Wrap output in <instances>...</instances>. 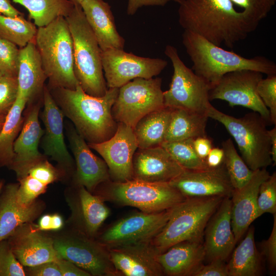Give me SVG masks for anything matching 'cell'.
Returning a JSON list of instances; mask_svg holds the SVG:
<instances>
[{
    "mask_svg": "<svg viewBox=\"0 0 276 276\" xmlns=\"http://www.w3.org/2000/svg\"><path fill=\"white\" fill-rule=\"evenodd\" d=\"M157 261L164 274L169 276H192L205 260L203 242L184 241L158 254Z\"/></svg>",
    "mask_w": 276,
    "mask_h": 276,
    "instance_id": "f1b7e54d",
    "label": "cell"
},
{
    "mask_svg": "<svg viewBox=\"0 0 276 276\" xmlns=\"http://www.w3.org/2000/svg\"><path fill=\"white\" fill-rule=\"evenodd\" d=\"M203 237L205 259L225 261L237 244L232 228L230 197L223 199L209 220Z\"/></svg>",
    "mask_w": 276,
    "mask_h": 276,
    "instance_id": "603a6c76",
    "label": "cell"
},
{
    "mask_svg": "<svg viewBox=\"0 0 276 276\" xmlns=\"http://www.w3.org/2000/svg\"><path fill=\"white\" fill-rule=\"evenodd\" d=\"M36 25L26 19L24 15L11 17L0 14V37L19 48L35 39Z\"/></svg>",
    "mask_w": 276,
    "mask_h": 276,
    "instance_id": "e575fe53",
    "label": "cell"
},
{
    "mask_svg": "<svg viewBox=\"0 0 276 276\" xmlns=\"http://www.w3.org/2000/svg\"><path fill=\"white\" fill-rule=\"evenodd\" d=\"M178 22L212 43L232 48L255 29L231 0H177Z\"/></svg>",
    "mask_w": 276,
    "mask_h": 276,
    "instance_id": "6da1fadb",
    "label": "cell"
},
{
    "mask_svg": "<svg viewBox=\"0 0 276 276\" xmlns=\"http://www.w3.org/2000/svg\"><path fill=\"white\" fill-rule=\"evenodd\" d=\"M28 103L23 97L17 95L13 106L6 116L0 130V167L9 168L14 157V142L24 123L23 110Z\"/></svg>",
    "mask_w": 276,
    "mask_h": 276,
    "instance_id": "d6a6232c",
    "label": "cell"
},
{
    "mask_svg": "<svg viewBox=\"0 0 276 276\" xmlns=\"http://www.w3.org/2000/svg\"><path fill=\"white\" fill-rule=\"evenodd\" d=\"M273 223L271 232L268 238L260 244L261 255L264 256L267 262L271 273L275 274L276 270V214L273 215Z\"/></svg>",
    "mask_w": 276,
    "mask_h": 276,
    "instance_id": "bcb514c9",
    "label": "cell"
},
{
    "mask_svg": "<svg viewBox=\"0 0 276 276\" xmlns=\"http://www.w3.org/2000/svg\"><path fill=\"white\" fill-rule=\"evenodd\" d=\"M63 174L62 170L54 167L45 158L31 167L27 175L48 186L60 179Z\"/></svg>",
    "mask_w": 276,
    "mask_h": 276,
    "instance_id": "f6af8a7d",
    "label": "cell"
},
{
    "mask_svg": "<svg viewBox=\"0 0 276 276\" xmlns=\"http://www.w3.org/2000/svg\"><path fill=\"white\" fill-rule=\"evenodd\" d=\"M206 115L224 126L250 170L265 168L272 163L268 124L259 113H248L238 118L219 111L211 104Z\"/></svg>",
    "mask_w": 276,
    "mask_h": 276,
    "instance_id": "ba28073f",
    "label": "cell"
},
{
    "mask_svg": "<svg viewBox=\"0 0 276 276\" xmlns=\"http://www.w3.org/2000/svg\"><path fill=\"white\" fill-rule=\"evenodd\" d=\"M101 60L108 88H120L135 78H152L168 65L162 58L140 57L118 49L101 51Z\"/></svg>",
    "mask_w": 276,
    "mask_h": 276,
    "instance_id": "5bb4252c",
    "label": "cell"
},
{
    "mask_svg": "<svg viewBox=\"0 0 276 276\" xmlns=\"http://www.w3.org/2000/svg\"><path fill=\"white\" fill-rule=\"evenodd\" d=\"M224 198H186L170 209L169 219L151 243L158 254L184 241L203 242L206 225Z\"/></svg>",
    "mask_w": 276,
    "mask_h": 276,
    "instance_id": "5b68a950",
    "label": "cell"
},
{
    "mask_svg": "<svg viewBox=\"0 0 276 276\" xmlns=\"http://www.w3.org/2000/svg\"><path fill=\"white\" fill-rule=\"evenodd\" d=\"M66 196L71 210V227L96 238L99 229L110 214L109 208L99 196L84 187L74 185Z\"/></svg>",
    "mask_w": 276,
    "mask_h": 276,
    "instance_id": "d6986e66",
    "label": "cell"
},
{
    "mask_svg": "<svg viewBox=\"0 0 276 276\" xmlns=\"http://www.w3.org/2000/svg\"><path fill=\"white\" fill-rule=\"evenodd\" d=\"M106 163L110 180L125 182L133 179L132 160L138 149L133 128L123 123H118L113 135L99 143H87Z\"/></svg>",
    "mask_w": 276,
    "mask_h": 276,
    "instance_id": "9a60e30c",
    "label": "cell"
},
{
    "mask_svg": "<svg viewBox=\"0 0 276 276\" xmlns=\"http://www.w3.org/2000/svg\"><path fill=\"white\" fill-rule=\"evenodd\" d=\"M26 275L31 276H61L56 261H50L27 267Z\"/></svg>",
    "mask_w": 276,
    "mask_h": 276,
    "instance_id": "c3c4849f",
    "label": "cell"
},
{
    "mask_svg": "<svg viewBox=\"0 0 276 276\" xmlns=\"http://www.w3.org/2000/svg\"><path fill=\"white\" fill-rule=\"evenodd\" d=\"M23 266L15 257L7 239L0 241V276H25Z\"/></svg>",
    "mask_w": 276,
    "mask_h": 276,
    "instance_id": "7bdbcfd3",
    "label": "cell"
},
{
    "mask_svg": "<svg viewBox=\"0 0 276 276\" xmlns=\"http://www.w3.org/2000/svg\"><path fill=\"white\" fill-rule=\"evenodd\" d=\"M265 213L276 214V173L260 185L257 198V218Z\"/></svg>",
    "mask_w": 276,
    "mask_h": 276,
    "instance_id": "f35d334b",
    "label": "cell"
},
{
    "mask_svg": "<svg viewBox=\"0 0 276 276\" xmlns=\"http://www.w3.org/2000/svg\"><path fill=\"white\" fill-rule=\"evenodd\" d=\"M185 170L161 146L138 148L133 155V179L149 182L169 183Z\"/></svg>",
    "mask_w": 276,
    "mask_h": 276,
    "instance_id": "d4e9b609",
    "label": "cell"
},
{
    "mask_svg": "<svg viewBox=\"0 0 276 276\" xmlns=\"http://www.w3.org/2000/svg\"><path fill=\"white\" fill-rule=\"evenodd\" d=\"M223 156L222 148H212L205 159L209 168H216L222 164Z\"/></svg>",
    "mask_w": 276,
    "mask_h": 276,
    "instance_id": "f5cc1de1",
    "label": "cell"
},
{
    "mask_svg": "<svg viewBox=\"0 0 276 276\" xmlns=\"http://www.w3.org/2000/svg\"><path fill=\"white\" fill-rule=\"evenodd\" d=\"M258 94L268 108L271 124H276V74L261 79L257 87Z\"/></svg>",
    "mask_w": 276,
    "mask_h": 276,
    "instance_id": "60d3db41",
    "label": "cell"
},
{
    "mask_svg": "<svg viewBox=\"0 0 276 276\" xmlns=\"http://www.w3.org/2000/svg\"><path fill=\"white\" fill-rule=\"evenodd\" d=\"M64 225V221L62 216L59 214H52L51 231H59Z\"/></svg>",
    "mask_w": 276,
    "mask_h": 276,
    "instance_id": "6f0895ef",
    "label": "cell"
},
{
    "mask_svg": "<svg viewBox=\"0 0 276 276\" xmlns=\"http://www.w3.org/2000/svg\"><path fill=\"white\" fill-rule=\"evenodd\" d=\"M35 42L49 80V89H75L79 85L74 71V48L65 17H59L38 28Z\"/></svg>",
    "mask_w": 276,
    "mask_h": 276,
    "instance_id": "277c9868",
    "label": "cell"
},
{
    "mask_svg": "<svg viewBox=\"0 0 276 276\" xmlns=\"http://www.w3.org/2000/svg\"><path fill=\"white\" fill-rule=\"evenodd\" d=\"M208 117L184 109L172 108L164 142H173L206 135Z\"/></svg>",
    "mask_w": 276,
    "mask_h": 276,
    "instance_id": "4dcf8cb0",
    "label": "cell"
},
{
    "mask_svg": "<svg viewBox=\"0 0 276 276\" xmlns=\"http://www.w3.org/2000/svg\"><path fill=\"white\" fill-rule=\"evenodd\" d=\"M193 145L197 154L203 159H205L213 148L212 141L206 136L194 139L193 141Z\"/></svg>",
    "mask_w": 276,
    "mask_h": 276,
    "instance_id": "816d5d0a",
    "label": "cell"
},
{
    "mask_svg": "<svg viewBox=\"0 0 276 276\" xmlns=\"http://www.w3.org/2000/svg\"><path fill=\"white\" fill-rule=\"evenodd\" d=\"M263 74L254 70H241L228 73L211 88L210 100H222L231 107L241 106L259 113L271 124L270 113L259 96L257 87Z\"/></svg>",
    "mask_w": 276,
    "mask_h": 276,
    "instance_id": "4fadbf2b",
    "label": "cell"
},
{
    "mask_svg": "<svg viewBox=\"0 0 276 276\" xmlns=\"http://www.w3.org/2000/svg\"><path fill=\"white\" fill-rule=\"evenodd\" d=\"M18 95L17 77L3 76L0 78V114L7 115Z\"/></svg>",
    "mask_w": 276,
    "mask_h": 276,
    "instance_id": "ee69618b",
    "label": "cell"
},
{
    "mask_svg": "<svg viewBox=\"0 0 276 276\" xmlns=\"http://www.w3.org/2000/svg\"><path fill=\"white\" fill-rule=\"evenodd\" d=\"M17 180L19 183L16 197L18 202L24 206L32 204L48 188L47 185L29 175Z\"/></svg>",
    "mask_w": 276,
    "mask_h": 276,
    "instance_id": "ab89813d",
    "label": "cell"
},
{
    "mask_svg": "<svg viewBox=\"0 0 276 276\" xmlns=\"http://www.w3.org/2000/svg\"><path fill=\"white\" fill-rule=\"evenodd\" d=\"M92 193L105 202L132 206L146 213L169 210L186 198L169 183L135 179L125 182L109 180L100 184Z\"/></svg>",
    "mask_w": 276,
    "mask_h": 276,
    "instance_id": "52a82bcc",
    "label": "cell"
},
{
    "mask_svg": "<svg viewBox=\"0 0 276 276\" xmlns=\"http://www.w3.org/2000/svg\"><path fill=\"white\" fill-rule=\"evenodd\" d=\"M182 44L193 62L192 70L207 81L212 88L225 74L235 71L250 70L267 75L276 74V64L265 57L245 58L185 30Z\"/></svg>",
    "mask_w": 276,
    "mask_h": 276,
    "instance_id": "3957f363",
    "label": "cell"
},
{
    "mask_svg": "<svg viewBox=\"0 0 276 276\" xmlns=\"http://www.w3.org/2000/svg\"><path fill=\"white\" fill-rule=\"evenodd\" d=\"M170 209L156 213L134 211L109 225L96 238L107 248L151 241L167 223Z\"/></svg>",
    "mask_w": 276,
    "mask_h": 276,
    "instance_id": "7c38bea8",
    "label": "cell"
},
{
    "mask_svg": "<svg viewBox=\"0 0 276 276\" xmlns=\"http://www.w3.org/2000/svg\"><path fill=\"white\" fill-rule=\"evenodd\" d=\"M67 135L76 166L73 184L83 186L93 193L100 184L110 180L108 167L103 159L92 152L76 129L71 127Z\"/></svg>",
    "mask_w": 276,
    "mask_h": 276,
    "instance_id": "cb8c5ba5",
    "label": "cell"
},
{
    "mask_svg": "<svg viewBox=\"0 0 276 276\" xmlns=\"http://www.w3.org/2000/svg\"><path fill=\"white\" fill-rule=\"evenodd\" d=\"M7 240L23 266L56 261L59 258L54 246L53 238L43 234L33 222L18 226Z\"/></svg>",
    "mask_w": 276,
    "mask_h": 276,
    "instance_id": "2e32d148",
    "label": "cell"
},
{
    "mask_svg": "<svg viewBox=\"0 0 276 276\" xmlns=\"http://www.w3.org/2000/svg\"><path fill=\"white\" fill-rule=\"evenodd\" d=\"M6 115L0 114V130L4 123Z\"/></svg>",
    "mask_w": 276,
    "mask_h": 276,
    "instance_id": "680465c9",
    "label": "cell"
},
{
    "mask_svg": "<svg viewBox=\"0 0 276 276\" xmlns=\"http://www.w3.org/2000/svg\"><path fill=\"white\" fill-rule=\"evenodd\" d=\"M171 1L177 3V0H128L127 13L129 15H132L139 8L143 6H164Z\"/></svg>",
    "mask_w": 276,
    "mask_h": 276,
    "instance_id": "f907efd6",
    "label": "cell"
},
{
    "mask_svg": "<svg viewBox=\"0 0 276 276\" xmlns=\"http://www.w3.org/2000/svg\"><path fill=\"white\" fill-rule=\"evenodd\" d=\"M51 214H45L42 216L38 221V228L44 232L51 231Z\"/></svg>",
    "mask_w": 276,
    "mask_h": 276,
    "instance_id": "11a10c76",
    "label": "cell"
},
{
    "mask_svg": "<svg viewBox=\"0 0 276 276\" xmlns=\"http://www.w3.org/2000/svg\"><path fill=\"white\" fill-rule=\"evenodd\" d=\"M49 90L63 115L73 122L87 143H101L113 135L118 123L111 108L119 88H108L100 97L86 94L80 85L75 89L60 87Z\"/></svg>",
    "mask_w": 276,
    "mask_h": 276,
    "instance_id": "7a4b0ae2",
    "label": "cell"
},
{
    "mask_svg": "<svg viewBox=\"0 0 276 276\" xmlns=\"http://www.w3.org/2000/svg\"><path fill=\"white\" fill-rule=\"evenodd\" d=\"M270 174L265 168L254 171L242 187L234 189L231 196V224L236 243L257 219V198L261 184Z\"/></svg>",
    "mask_w": 276,
    "mask_h": 276,
    "instance_id": "7402d4cb",
    "label": "cell"
},
{
    "mask_svg": "<svg viewBox=\"0 0 276 276\" xmlns=\"http://www.w3.org/2000/svg\"><path fill=\"white\" fill-rule=\"evenodd\" d=\"M3 74L1 73V72H0V78L3 76Z\"/></svg>",
    "mask_w": 276,
    "mask_h": 276,
    "instance_id": "6125c7cd",
    "label": "cell"
},
{
    "mask_svg": "<svg viewBox=\"0 0 276 276\" xmlns=\"http://www.w3.org/2000/svg\"><path fill=\"white\" fill-rule=\"evenodd\" d=\"M169 183L186 198L231 197L234 189L223 163L216 168L185 169Z\"/></svg>",
    "mask_w": 276,
    "mask_h": 276,
    "instance_id": "e0dca14e",
    "label": "cell"
},
{
    "mask_svg": "<svg viewBox=\"0 0 276 276\" xmlns=\"http://www.w3.org/2000/svg\"><path fill=\"white\" fill-rule=\"evenodd\" d=\"M27 9L29 19L38 28L45 26L59 17H66L74 8L71 0H11Z\"/></svg>",
    "mask_w": 276,
    "mask_h": 276,
    "instance_id": "836d02e7",
    "label": "cell"
},
{
    "mask_svg": "<svg viewBox=\"0 0 276 276\" xmlns=\"http://www.w3.org/2000/svg\"><path fill=\"white\" fill-rule=\"evenodd\" d=\"M83 0H71L74 6H80L81 3Z\"/></svg>",
    "mask_w": 276,
    "mask_h": 276,
    "instance_id": "91938a15",
    "label": "cell"
},
{
    "mask_svg": "<svg viewBox=\"0 0 276 276\" xmlns=\"http://www.w3.org/2000/svg\"><path fill=\"white\" fill-rule=\"evenodd\" d=\"M39 103L31 105L14 142V157L9 168L15 172L17 180L26 175L33 165L45 158L38 150L40 140L44 133L39 121Z\"/></svg>",
    "mask_w": 276,
    "mask_h": 276,
    "instance_id": "44dd1931",
    "label": "cell"
},
{
    "mask_svg": "<svg viewBox=\"0 0 276 276\" xmlns=\"http://www.w3.org/2000/svg\"><path fill=\"white\" fill-rule=\"evenodd\" d=\"M3 187H4V181L2 179L0 178V194L2 191Z\"/></svg>",
    "mask_w": 276,
    "mask_h": 276,
    "instance_id": "94428289",
    "label": "cell"
},
{
    "mask_svg": "<svg viewBox=\"0 0 276 276\" xmlns=\"http://www.w3.org/2000/svg\"><path fill=\"white\" fill-rule=\"evenodd\" d=\"M164 53L173 67L169 88L163 92L165 106L206 115L211 85L185 65L175 47L167 45Z\"/></svg>",
    "mask_w": 276,
    "mask_h": 276,
    "instance_id": "9c48e42d",
    "label": "cell"
},
{
    "mask_svg": "<svg viewBox=\"0 0 276 276\" xmlns=\"http://www.w3.org/2000/svg\"><path fill=\"white\" fill-rule=\"evenodd\" d=\"M56 262L61 276H91L88 272L68 260L59 257Z\"/></svg>",
    "mask_w": 276,
    "mask_h": 276,
    "instance_id": "681fc988",
    "label": "cell"
},
{
    "mask_svg": "<svg viewBox=\"0 0 276 276\" xmlns=\"http://www.w3.org/2000/svg\"><path fill=\"white\" fill-rule=\"evenodd\" d=\"M18 183L4 186L0 194V241L7 239L20 225L33 222L42 213L44 203L36 200L29 206H24L17 201Z\"/></svg>",
    "mask_w": 276,
    "mask_h": 276,
    "instance_id": "484cf974",
    "label": "cell"
},
{
    "mask_svg": "<svg viewBox=\"0 0 276 276\" xmlns=\"http://www.w3.org/2000/svg\"><path fill=\"white\" fill-rule=\"evenodd\" d=\"M245 238L233 249L226 264L228 276H259L262 274L261 254L255 241V229L249 226Z\"/></svg>",
    "mask_w": 276,
    "mask_h": 276,
    "instance_id": "f546056e",
    "label": "cell"
},
{
    "mask_svg": "<svg viewBox=\"0 0 276 276\" xmlns=\"http://www.w3.org/2000/svg\"><path fill=\"white\" fill-rule=\"evenodd\" d=\"M192 276H228V273L224 261L215 260L206 265L202 263L194 271Z\"/></svg>",
    "mask_w": 276,
    "mask_h": 276,
    "instance_id": "7dc6e473",
    "label": "cell"
},
{
    "mask_svg": "<svg viewBox=\"0 0 276 276\" xmlns=\"http://www.w3.org/2000/svg\"><path fill=\"white\" fill-rule=\"evenodd\" d=\"M0 14L11 17L24 15L11 4L10 0H0Z\"/></svg>",
    "mask_w": 276,
    "mask_h": 276,
    "instance_id": "db71d44e",
    "label": "cell"
},
{
    "mask_svg": "<svg viewBox=\"0 0 276 276\" xmlns=\"http://www.w3.org/2000/svg\"><path fill=\"white\" fill-rule=\"evenodd\" d=\"M271 144V154L272 163L276 164V127L268 130Z\"/></svg>",
    "mask_w": 276,
    "mask_h": 276,
    "instance_id": "9f6ffc18",
    "label": "cell"
},
{
    "mask_svg": "<svg viewBox=\"0 0 276 276\" xmlns=\"http://www.w3.org/2000/svg\"><path fill=\"white\" fill-rule=\"evenodd\" d=\"M193 139L173 142H163L164 148L183 169L190 170L209 168L205 159L200 157L193 145Z\"/></svg>",
    "mask_w": 276,
    "mask_h": 276,
    "instance_id": "8d00e7d4",
    "label": "cell"
},
{
    "mask_svg": "<svg viewBox=\"0 0 276 276\" xmlns=\"http://www.w3.org/2000/svg\"><path fill=\"white\" fill-rule=\"evenodd\" d=\"M65 19L73 39L75 77L85 93L94 97L103 96L108 88L101 50L81 6H75Z\"/></svg>",
    "mask_w": 276,
    "mask_h": 276,
    "instance_id": "8992f818",
    "label": "cell"
},
{
    "mask_svg": "<svg viewBox=\"0 0 276 276\" xmlns=\"http://www.w3.org/2000/svg\"><path fill=\"white\" fill-rule=\"evenodd\" d=\"M47 79L34 39L19 50L17 74L18 95L30 103L43 93Z\"/></svg>",
    "mask_w": 276,
    "mask_h": 276,
    "instance_id": "83f0119b",
    "label": "cell"
},
{
    "mask_svg": "<svg viewBox=\"0 0 276 276\" xmlns=\"http://www.w3.org/2000/svg\"><path fill=\"white\" fill-rule=\"evenodd\" d=\"M119 276H162L158 254L151 241L108 248Z\"/></svg>",
    "mask_w": 276,
    "mask_h": 276,
    "instance_id": "ffe728a7",
    "label": "cell"
},
{
    "mask_svg": "<svg viewBox=\"0 0 276 276\" xmlns=\"http://www.w3.org/2000/svg\"><path fill=\"white\" fill-rule=\"evenodd\" d=\"M42 97L43 110L41 118L45 129L42 143L44 155L56 161L64 174L74 173V159L64 141L63 113L45 86Z\"/></svg>",
    "mask_w": 276,
    "mask_h": 276,
    "instance_id": "ac0fdd59",
    "label": "cell"
},
{
    "mask_svg": "<svg viewBox=\"0 0 276 276\" xmlns=\"http://www.w3.org/2000/svg\"><path fill=\"white\" fill-rule=\"evenodd\" d=\"M160 78H135L119 88L111 113L117 123L133 128L146 114L165 107Z\"/></svg>",
    "mask_w": 276,
    "mask_h": 276,
    "instance_id": "8fae6325",
    "label": "cell"
},
{
    "mask_svg": "<svg viewBox=\"0 0 276 276\" xmlns=\"http://www.w3.org/2000/svg\"><path fill=\"white\" fill-rule=\"evenodd\" d=\"M80 6L101 51L123 49L125 39L117 30L108 4L103 0H83Z\"/></svg>",
    "mask_w": 276,
    "mask_h": 276,
    "instance_id": "4316f807",
    "label": "cell"
},
{
    "mask_svg": "<svg viewBox=\"0 0 276 276\" xmlns=\"http://www.w3.org/2000/svg\"><path fill=\"white\" fill-rule=\"evenodd\" d=\"M241 9L248 22L256 29L259 22L267 17L276 0H231Z\"/></svg>",
    "mask_w": 276,
    "mask_h": 276,
    "instance_id": "74e56055",
    "label": "cell"
},
{
    "mask_svg": "<svg viewBox=\"0 0 276 276\" xmlns=\"http://www.w3.org/2000/svg\"><path fill=\"white\" fill-rule=\"evenodd\" d=\"M172 108L164 107L142 117L133 128L138 148L160 146L164 142Z\"/></svg>",
    "mask_w": 276,
    "mask_h": 276,
    "instance_id": "1f68e13d",
    "label": "cell"
},
{
    "mask_svg": "<svg viewBox=\"0 0 276 276\" xmlns=\"http://www.w3.org/2000/svg\"><path fill=\"white\" fill-rule=\"evenodd\" d=\"M224 156L223 164L228 175L233 189L244 185L251 178L254 171L250 170L238 153L231 139L222 143Z\"/></svg>",
    "mask_w": 276,
    "mask_h": 276,
    "instance_id": "d590c367",
    "label": "cell"
},
{
    "mask_svg": "<svg viewBox=\"0 0 276 276\" xmlns=\"http://www.w3.org/2000/svg\"><path fill=\"white\" fill-rule=\"evenodd\" d=\"M55 249L60 258L68 260L93 276H119L108 249L96 238L73 227L53 237Z\"/></svg>",
    "mask_w": 276,
    "mask_h": 276,
    "instance_id": "30bf717a",
    "label": "cell"
},
{
    "mask_svg": "<svg viewBox=\"0 0 276 276\" xmlns=\"http://www.w3.org/2000/svg\"><path fill=\"white\" fill-rule=\"evenodd\" d=\"M19 48L0 37V72L3 76L17 77Z\"/></svg>",
    "mask_w": 276,
    "mask_h": 276,
    "instance_id": "b9f144b4",
    "label": "cell"
}]
</instances>
